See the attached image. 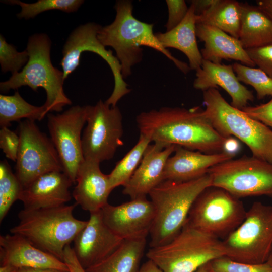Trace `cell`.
<instances>
[{
  "instance_id": "12",
  "label": "cell",
  "mask_w": 272,
  "mask_h": 272,
  "mask_svg": "<svg viewBox=\"0 0 272 272\" xmlns=\"http://www.w3.org/2000/svg\"><path fill=\"white\" fill-rule=\"evenodd\" d=\"M20 145L15 174L23 188L47 173L63 171L57 151L51 141L34 121L25 119L18 126Z\"/></svg>"
},
{
  "instance_id": "44",
  "label": "cell",
  "mask_w": 272,
  "mask_h": 272,
  "mask_svg": "<svg viewBox=\"0 0 272 272\" xmlns=\"http://www.w3.org/2000/svg\"><path fill=\"white\" fill-rule=\"evenodd\" d=\"M196 272H210L209 263L201 266Z\"/></svg>"
},
{
  "instance_id": "3",
  "label": "cell",
  "mask_w": 272,
  "mask_h": 272,
  "mask_svg": "<svg viewBox=\"0 0 272 272\" xmlns=\"http://www.w3.org/2000/svg\"><path fill=\"white\" fill-rule=\"evenodd\" d=\"M212 186L209 173L186 182L164 180L149 194L155 209L150 232V247L163 245L172 240L186 223L197 197Z\"/></svg>"
},
{
  "instance_id": "1",
  "label": "cell",
  "mask_w": 272,
  "mask_h": 272,
  "mask_svg": "<svg viewBox=\"0 0 272 272\" xmlns=\"http://www.w3.org/2000/svg\"><path fill=\"white\" fill-rule=\"evenodd\" d=\"M140 134L164 147L179 146L206 154L224 152L228 138L220 134L200 107H163L136 117Z\"/></svg>"
},
{
  "instance_id": "11",
  "label": "cell",
  "mask_w": 272,
  "mask_h": 272,
  "mask_svg": "<svg viewBox=\"0 0 272 272\" xmlns=\"http://www.w3.org/2000/svg\"><path fill=\"white\" fill-rule=\"evenodd\" d=\"M87 125L82 135L84 159L100 163L109 160L123 144L121 111L101 100L95 105H87Z\"/></svg>"
},
{
  "instance_id": "35",
  "label": "cell",
  "mask_w": 272,
  "mask_h": 272,
  "mask_svg": "<svg viewBox=\"0 0 272 272\" xmlns=\"http://www.w3.org/2000/svg\"><path fill=\"white\" fill-rule=\"evenodd\" d=\"M245 50L255 66L272 78V44Z\"/></svg>"
},
{
  "instance_id": "26",
  "label": "cell",
  "mask_w": 272,
  "mask_h": 272,
  "mask_svg": "<svg viewBox=\"0 0 272 272\" xmlns=\"http://www.w3.org/2000/svg\"><path fill=\"white\" fill-rule=\"evenodd\" d=\"M147 238L123 240L107 257L85 269L86 272H137L144 254Z\"/></svg>"
},
{
  "instance_id": "28",
  "label": "cell",
  "mask_w": 272,
  "mask_h": 272,
  "mask_svg": "<svg viewBox=\"0 0 272 272\" xmlns=\"http://www.w3.org/2000/svg\"><path fill=\"white\" fill-rule=\"evenodd\" d=\"M45 106L33 105L21 96L18 91L12 95H0V126L9 127L11 122L26 119L40 121L48 114Z\"/></svg>"
},
{
  "instance_id": "16",
  "label": "cell",
  "mask_w": 272,
  "mask_h": 272,
  "mask_svg": "<svg viewBox=\"0 0 272 272\" xmlns=\"http://www.w3.org/2000/svg\"><path fill=\"white\" fill-rule=\"evenodd\" d=\"M123 241L107 226L100 210L90 213L87 224L74 239L72 248L86 269L111 254Z\"/></svg>"
},
{
  "instance_id": "7",
  "label": "cell",
  "mask_w": 272,
  "mask_h": 272,
  "mask_svg": "<svg viewBox=\"0 0 272 272\" xmlns=\"http://www.w3.org/2000/svg\"><path fill=\"white\" fill-rule=\"evenodd\" d=\"M146 255L163 272H196L225 254L221 240L196 229L186 221L172 240L163 245L150 247Z\"/></svg>"
},
{
  "instance_id": "38",
  "label": "cell",
  "mask_w": 272,
  "mask_h": 272,
  "mask_svg": "<svg viewBox=\"0 0 272 272\" xmlns=\"http://www.w3.org/2000/svg\"><path fill=\"white\" fill-rule=\"evenodd\" d=\"M241 110L249 117L262 122L272 129V99L254 106H246Z\"/></svg>"
},
{
  "instance_id": "14",
  "label": "cell",
  "mask_w": 272,
  "mask_h": 272,
  "mask_svg": "<svg viewBox=\"0 0 272 272\" xmlns=\"http://www.w3.org/2000/svg\"><path fill=\"white\" fill-rule=\"evenodd\" d=\"M87 116V106L76 105L62 113L47 115L50 139L58 154L63 172L74 183L78 168L84 160L82 130Z\"/></svg>"
},
{
  "instance_id": "5",
  "label": "cell",
  "mask_w": 272,
  "mask_h": 272,
  "mask_svg": "<svg viewBox=\"0 0 272 272\" xmlns=\"http://www.w3.org/2000/svg\"><path fill=\"white\" fill-rule=\"evenodd\" d=\"M51 42L44 33L32 35L29 38L26 50L29 60L22 71L12 75L0 83V91L8 92L27 86L36 92L43 88L46 93L44 105L47 112H60L63 107L72 104L63 90L64 81L62 71L54 67L50 57Z\"/></svg>"
},
{
  "instance_id": "21",
  "label": "cell",
  "mask_w": 272,
  "mask_h": 272,
  "mask_svg": "<svg viewBox=\"0 0 272 272\" xmlns=\"http://www.w3.org/2000/svg\"><path fill=\"white\" fill-rule=\"evenodd\" d=\"M75 183L72 197L83 210L94 212L108 203L113 189L108 175L102 172L100 163L84 159L78 168Z\"/></svg>"
},
{
  "instance_id": "25",
  "label": "cell",
  "mask_w": 272,
  "mask_h": 272,
  "mask_svg": "<svg viewBox=\"0 0 272 272\" xmlns=\"http://www.w3.org/2000/svg\"><path fill=\"white\" fill-rule=\"evenodd\" d=\"M239 40L245 49L272 44V20L257 6L241 3Z\"/></svg>"
},
{
  "instance_id": "8",
  "label": "cell",
  "mask_w": 272,
  "mask_h": 272,
  "mask_svg": "<svg viewBox=\"0 0 272 272\" xmlns=\"http://www.w3.org/2000/svg\"><path fill=\"white\" fill-rule=\"evenodd\" d=\"M222 243L224 256L232 260L266 262L272 247V206L254 202L243 222Z\"/></svg>"
},
{
  "instance_id": "45",
  "label": "cell",
  "mask_w": 272,
  "mask_h": 272,
  "mask_svg": "<svg viewBox=\"0 0 272 272\" xmlns=\"http://www.w3.org/2000/svg\"><path fill=\"white\" fill-rule=\"evenodd\" d=\"M266 262H267L270 265H272V247H271V251H270L269 257H268V259H267Z\"/></svg>"
},
{
  "instance_id": "22",
  "label": "cell",
  "mask_w": 272,
  "mask_h": 272,
  "mask_svg": "<svg viewBox=\"0 0 272 272\" xmlns=\"http://www.w3.org/2000/svg\"><path fill=\"white\" fill-rule=\"evenodd\" d=\"M193 87L203 92L210 88L220 87L230 96L231 105L241 110L247 106L254 97L251 91L243 85L237 78L232 65L216 63L202 60L201 66L196 70Z\"/></svg>"
},
{
  "instance_id": "39",
  "label": "cell",
  "mask_w": 272,
  "mask_h": 272,
  "mask_svg": "<svg viewBox=\"0 0 272 272\" xmlns=\"http://www.w3.org/2000/svg\"><path fill=\"white\" fill-rule=\"evenodd\" d=\"M63 260L67 266L69 272H86L78 260L70 245L66 246L64 249Z\"/></svg>"
},
{
  "instance_id": "24",
  "label": "cell",
  "mask_w": 272,
  "mask_h": 272,
  "mask_svg": "<svg viewBox=\"0 0 272 272\" xmlns=\"http://www.w3.org/2000/svg\"><path fill=\"white\" fill-rule=\"evenodd\" d=\"M196 15L191 4L185 17L178 26L170 31L155 34L164 48H173L183 52L188 59L190 69L195 71L201 66L203 60L196 40Z\"/></svg>"
},
{
  "instance_id": "10",
  "label": "cell",
  "mask_w": 272,
  "mask_h": 272,
  "mask_svg": "<svg viewBox=\"0 0 272 272\" xmlns=\"http://www.w3.org/2000/svg\"><path fill=\"white\" fill-rule=\"evenodd\" d=\"M212 186L222 188L235 197L267 196L272 198V163L244 156L211 167Z\"/></svg>"
},
{
  "instance_id": "36",
  "label": "cell",
  "mask_w": 272,
  "mask_h": 272,
  "mask_svg": "<svg viewBox=\"0 0 272 272\" xmlns=\"http://www.w3.org/2000/svg\"><path fill=\"white\" fill-rule=\"evenodd\" d=\"M20 145V137L9 128L2 127L0 130V148L6 157L16 162Z\"/></svg>"
},
{
  "instance_id": "15",
  "label": "cell",
  "mask_w": 272,
  "mask_h": 272,
  "mask_svg": "<svg viewBox=\"0 0 272 272\" xmlns=\"http://www.w3.org/2000/svg\"><path fill=\"white\" fill-rule=\"evenodd\" d=\"M107 226L123 240L147 238L155 218V209L146 197L131 199L118 206L108 203L101 210Z\"/></svg>"
},
{
  "instance_id": "37",
  "label": "cell",
  "mask_w": 272,
  "mask_h": 272,
  "mask_svg": "<svg viewBox=\"0 0 272 272\" xmlns=\"http://www.w3.org/2000/svg\"><path fill=\"white\" fill-rule=\"evenodd\" d=\"M168 20L165 25L166 31L178 26L185 17L189 8L183 0H167Z\"/></svg>"
},
{
  "instance_id": "29",
  "label": "cell",
  "mask_w": 272,
  "mask_h": 272,
  "mask_svg": "<svg viewBox=\"0 0 272 272\" xmlns=\"http://www.w3.org/2000/svg\"><path fill=\"white\" fill-rule=\"evenodd\" d=\"M150 139L140 134L137 144L116 165L108 175L110 185L113 189L119 186H125L138 167L148 146Z\"/></svg>"
},
{
  "instance_id": "33",
  "label": "cell",
  "mask_w": 272,
  "mask_h": 272,
  "mask_svg": "<svg viewBox=\"0 0 272 272\" xmlns=\"http://www.w3.org/2000/svg\"><path fill=\"white\" fill-rule=\"evenodd\" d=\"M29 55L26 50L19 52L15 46L9 44L0 35V64L3 72H10L12 75L20 72L27 64Z\"/></svg>"
},
{
  "instance_id": "18",
  "label": "cell",
  "mask_w": 272,
  "mask_h": 272,
  "mask_svg": "<svg viewBox=\"0 0 272 272\" xmlns=\"http://www.w3.org/2000/svg\"><path fill=\"white\" fill-rule=\"evenodd\" d=\"M175 145L167 147L153 143L143 155L138 167L124 186L123 193L130 199L146 197L163 179L167 159L174 153Z\"/></svg>"
},
{
  "instance_id": "20",
  "label": "cell",
  "mask_w": 272,
  "mask_h": 272,
  "mask_svg": "<svg viewBox=\"0 0 272 272\" xmlns=\"http://www.w3.org/2000/svg\"><path fill=\"white\" fill-rule=\"evenodd\" d=\"M234 155L223 152L206 154L176 146L173 155L167 159L164 180L186 182L208 173L209 169L234 158Z\"/></svg>"
},
{
  "instance_id": "40",
  "label": "cell",
  "mask_w": 272,
  "mask_h": 272,
  "mask_svg": "<svg viewBox=\"0 0 272 272\" xmlns=\"http://www.w3.org/2000/svg\"><path fill=\"white\" fill-rule=\"evenodd\" d=\"M217 0H193L191 1L193 5L196 15H199L208 10L212 6Z\"/></svg>"
},
{
  "instance_id": "31",
  "label": "cell",
  "mask_w": 272,
  "mask_h": 272,
  "mask_svg": "<svg viewBox=\"0 0 272 272\" xmlns=\"http://www.w3.org/2000/svg\"><path fill=\"white\" fill-rule=\"evenodd\" d=\"M23 187L6 160L0 162V222L14 202L19 200Z\"/></svg>"
},
{
  "instance_id": "34",
  "label": "cell",
  "mask_w": 272,
  "mask_h": 272,
  "mask_svg": "<svg viewBox=\"0 0 272 272\" xmlns=\"http://www.w3.org/2000/svg\"><path fill=\"white\" fill-rule=\"evenodd\" d=\"M212 272H272V265L267 262L251 264L235 261L222 256L209 263Z\"/></svg>"
},
{
  "instance_id": "17",
  "label": "cell",
  "mask_w": 272,
  "mask_h": 272,
  "mask_svg": "<svg viewBox=\"0 0 272 272\" xmlns=\"http://www.w3.org/2000/svg\"><path fill=\"white\" fill-rule=\"evenodd\" d=\"M74 183L63 171L44 174L23 187L19 200L24 209L51 208L66 205L72 198L69 188Z\"/></svg>"
},
{
  "instance_id": "32",
  "label": "cell",
  "mask_w": 272,
  "mask_h": 272,
  "mask_svg": "<svg viewBox=\"0 0 272 272\" xmlns=\"http://www.w3.org/2000/svg\"><path fill=\"white\" fill-rule=\"evenodd\" d=\"M232 66L239 81L254 89L258 99L272 96V78L261 69L239 62L234 63Z\"/></svg>"
},
{
  "instance_id": "4",
  "label": "cell",
  "mask_w": 272,
  "mask_h": 272,
  "mask_svg": "<svg viewBox=\"0 0 272 272\" xmlns=\"http://www.w3.org/2000/svg\"><path fill=\"white\" fill-rule=\"evenodd\" d=\"M76 205L34 210L24 208L18 214L19 223L10 232L24 237L36 247L63 261L65 247L74 241L88 222L74 216Z\"/></svg>"
},
{
  "instance_id": "42",
  "label": "cell",
  "mask_w": 272,
  "mask_h": 272,
  "mask_svg": "<svg viewBox=\"0 0 272 272\" xmlns=\"http://www.w3.org/2000/svg\"><path fill=\"white\" fill-rule=\"evenodd\" d=\"M11 272H69L50 268H40L32 267L13 268Z\"/></svg>"
},
{
  "instance_id": "23",
  "label": "cell",
  "mask_w": 272,
  "mask_h": 272,
  "mask_svg": "<svg viewBox=\"0 0 272 272\" xmlns=\"http://www.w3.org/2000/svg\"><path fill=\"white\" fill-rule=\"evenodd\" d=\"M196 34L199 40L204 43V48L200 51L203 60L221 63L223 59H232L248 66H255L239 39L203 23H196Z\"/></svg>"
},
{
  "instance_id": "43",
  "label": "cell",
  "mask_w": 272,
  "mask_h": 272,
  "mask_svg": "<svg viewBox=\"0 0 272 272\" xmlns=\"http://www.w3.org/2000/svg\"><path fill=\"white\" fill-rule=\"evenodd\" d=\"M256 4L272 20V0H259Z\"/></svg>"
},
{
  "instance_id": "27",
  "label": "cell",
  "mask_w": 272,
  "mask_h": 272,
  "mask_svg": "<svg viewBox=\"0 0 272 272\" xmlns=\"http://www.w3.org/2000/svg\"><path fill=\"white\" fill-rule=\"evenodd\" d=\"M241 19V3L234 0H217L208 10L196 15V23L214 26L237 39Z\"/></svg>"
},
{
  "instance_id": "2",
  "label": "cell",
  "mask_w": 272,
  "mask_h": 272,
  "mask_svg": "<svg viewBox=\"0 0 272 272\" xmlns=\"http://www.w3.org/2000/svg\"><path fill=\"white\" fill-rule=\"evenodd\" d=\"M114 7L116 13L114 21L109 25L101 26L97 37L105 47L110 46L115 50L123 79L129 76L132 67L142 61V46L162 53L184 74L190 71L186 63L174 57L163 47L153 33V24L141 21L133 16L131 1H117Z\"/></svg>"
},
{
  "instance_id": "6",
  "label": "cell",
  "mask_w": 272,
  "mask_h": 272,
  "mask_svg": "<svg viewBox=\"0 0 272 272\" xmlns=\"http://www.w3.org/2000/svg\"><path fill=\"white\" fill-rule=\"evenodd\" d=\"M205 112L222 137L234 136L246 144L252 156L272 163V129L229 104L216 88L203 92Z\"/></svg>"
},
{
  "instance_id": "30",
  "label": "cell",
  "mask_w": 272,
  "mask_h": 272,
  "mask_svg": "<svg viewBox=\"0 0 272 272\" xmlns=\"http://www.w3.org/2000/svg\"><path fill=\"white\" fill-rule=\"evenodd\" d=\"M6 3L17 5L21 8L17 14L19 19L33 18L39 14L49 10H60L67 13L77 11L83 4L82 0H39L33 3H27L19 0L5 1Z\"/></svg>"
},
{
  "instance_id": "9",
  "label": "cell",
  "mask_w": 272,
  "mask_h": 272,
  "mask_svg": "<svg viewBox=\"0 0 272 272\" xmlns=\"http://www.w3.org/2000/svg\"><path fill=\"white\" fill-rule=\"evenodd\" d=\"M246 212L239 198L222 188L210 186L195 200L187 222L222 240L243 222Z\"/></svg>"
},
{
  "instance_id": "46",
  "label": "cell",
  "mask_w": 272,
  "mask_h": 272,
  "mask_svg": "<svg viewBox=\"0 0 272 272\" xmlns=\"http://www.w3.org/2000/svg\"><path fill=\"white\" fill-rule=\"evenodd\" d=\"M210 272H212L211 270H210Z\"/></svg>"
},
{
  "instance_id": "13",
  "label": "cell",
  "mask_w": 272,
  "mask_h": 272,
  "mask_svg": "<svg viewBox=\"0 0 272 272\" xmlns=\"http://www.w3.org/2000/svg\"><path fill=\"white\" fill-rule=\"evenodd\" d=\"M101 26L89 22L77 27L69 35L62 49L60 65L64 80L80 64L81 55L91 51L100 56L108 63L114 77V87L110 97L105 101L114 107L125 95L131 92L121 75V68L112 51L107 50L100 42L97 34Z\"/></svg>"
},
{
  "instance_id": "41",
  "label": "cell",
  "mask_w": 272,
  "mask_h": 272,
  "mask_svg": "<svg viewBox=\"0 0 272 272\" xmlns=\"http://www.w3.org/2000/svg\"><path fill=\"white\" fill-rule=\"evenodd\" d=\"M137 272H163L152 260L148 259L140 266Z\"/></svg>"
},
{
  "instance_id": "19",
  "label": "cell",
  "mask_w": 272,
  "mask_h": 272,
  "mask_svg": "<svg viewBox=\"0 0 272 272\" xmlns=\"http://www.w3.org/2000/svg\"><path fill=\"white\" fill-rule=\"evenodd\" d=\"M1 266L50 268L69 271L64 261L34 246L17 234L0 236Z\"/></svg>"
}]
</instances>
